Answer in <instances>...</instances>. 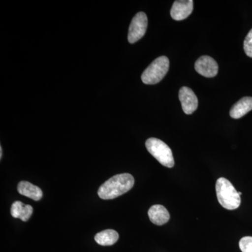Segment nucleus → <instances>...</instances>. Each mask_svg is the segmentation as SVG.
Segmentation results:
<instances>
[{
  "instance_id": "1",
  "label": "nucleus",
  "mask_w": 252,
  "mask_h": 252,
  "mask_svg": "<svg viewBox=\"0 0 252 252\" xmlns=\"http://www.w3.org/2000/svg\"><path fill=\"white\" fill-rule=\"evenodd\" d=\"M135 180L129 173L119 174L101 185L97 191L103 200H112L127 193L133 187Z\"/></svg>"
},
{
  "instance_id": "2",
  "label": "nucleus",
  "mask_w": 252,
  "mask_h": 252,
  "mask_svg": "<svg viewBox=\"0 0 252 252\" xmlns=\"http://www.w3.org/2000/svg\"><path fill=\"white\" fill-rule=\"evenodd\" d=\"M216 192L219 203L228 210H236L241 203L239 192L227 179L220 177L217 181Z\"/></svg>"
},
{
  "instance_id": "3",
  "label": "nucleus",
  "mask_w": 252,
  "mask_h": 252,
  "mask_svg": "<svg viewBox=\"0 0 252 252\" xmlns=\"http://www.w3.org/2000/svg\"><path fill=\"white\" fill-rule=\"evenodd\" d=\"M170 67V61L166 56H160L154 60L142 74L144 84L154 85L165 77Z\"/></svg>"
},
{
  "instance_id": "4",
  "label": "nucleus",
  "mask_w": 252,
  "mask_h": 252,
  "mask_svg": "<svg viewBox=\"0 0 252 252\" xmlns=\"http://www.w3.org/2000/svg\"><path fill=\"white\" fill-rule=\"evenodd\" d=\"M147 151L163 166L172 168L175 165V160L171 149L167 144L159 139L149 138L146 141Z\"/></svg>"
},
{
  "instance_id": "5",
  "label": "nucleus",
  "mask_w": 252,
  "mask_h": 252,
  "mask_svg": "<svg viewBox=\"0 0 252 252\" xmlns=\"http://www.w3.org/2000/svg\"><path fill=\"white\" fill-rule=\"evenodd\" d=\"M148 26L147 15L139 12L134 16L129 28L127 39L130 44H134L143 37Z\"/></svg>"
},
{
  "instance_id": "6",
  "label": "nucleus",
  "mask_w": 252,
  "mask_h": 252,
  "mask_svg": "<svg viewBox=\"0 0 252 252\" xmlns=\"http://www.w3.org/2000/svg\"><path fill=\"white\" fill-rule=\"evenodd\" d=\"M195 69L200 75L207 78L215 77L218 74V64L208 56L199 58L195 63Z\"/></svg>"
},
{
  "instance_id": "7",
  "label": "nucleus",
  "mask_w": 252,
  "mask_h": 252,
  "mask_svg": "<svg viewBox=\"0 0 252 252\" xmlns=\"http://www.w3.org/2000/svg\"><path fill=\"white\" fill-rule=\"evenodd\" d=\"M179 98L182 104V109L186 114H193L198 106V97L191 89L188 87L181 88L179 93Z\"/></svg>"
},
{
  "instance_id": "8",
  "label": "nucleus",
  "mask_w": 252,
  "mask_h": 252,
  "mask_svg": "<svg viewBox=\"0 0 252 252\" xmlns=\"http://www.w3.org/2000/svg\"><path fill=\"white\" fill-rule=\"evenodd\" d=\"M193 10L192 0H177L172 5L170 16L175 21H182L188 18Z\"/></svg>"
},
{
  "instance_id": "9",
  "label": "nucleus",
  "mask_w": 252,
  "mask_h": 252,
  "mask_svg": "<svg viewBox=\"0 0 252 252\" xmlns=\"http://www.w3.org/2000/svg\"><path fill=\"white\" fill-rule=\"evenodd\" d=\"M148 215L151 221L157 225L165 224L170 219V213L161 205H155L151 207L148 211Z\"/></svg>"
},
{
  "instance_id": "10",
  "label": "nucleus",
  "mask_w": 252,
  "mask_h": 252,
  "mask_svg": "<svg viewBox=\"0 0 252 252\" xmlns=\"http://www.w3.org/2000/svg\"><path fill=\"white\" fill-rule=\"evenodd\" d=\"M252 110V97H244L232 107L230 116L233 119H238L246 115Z\"/></svg>"
},
{
  "instance_id": "11",
  "label": "nucleus",
  "mask_w": 252,
  "mask_h": 252,
  "mask_svg": "<svg viewBox=\"0 0 252 252\" xmlns=\"http://www.w3.org/2000/svg\"><path fill=\"white\" fill-rule=\"evenodd\" d=\"M18 191L21 195H25L36 201L41 200L43 196L42 190L39 187L26 181H22L18 184Z\"/></svg>"
},
{
  "instance_id": "12",
  "label": "nucleus",
  "mask_w": 252,
  "mask_h": 252,
  "mask_svg": "<svg viewBox=\"0 0 252 252\" xmlns=\"http://www.w3.org/2000/svg\"><path fill=\"white\" fill-rule=\"evenodd\" d=\"M33 208L31 205H25L22 202L15 201L11 207V215L14 218L20 219L27 221L32 215Z\"/></svg>"
},
{
  "instance_id": "13",
  "label": "nucleus",
  "mask_w": 252,
  "mask_h": 252,
  "mask_svg": "<svg viewBox=\"0 0 252 252\" xmlns=\"http://www.w3.org/2000/svg\"><path fill=\"white\" fill-rule=\"evenodd\" d=\"M119 238V233L116 230L107 229L97 233L94 236V240L102 246H111L117 243Z\"/></svg>"
},
{
  "instance_id": "14",
  "label": "nucleus",
  "mask_w": 252,
  "mask_h": 252,
  "mask_svg": "<svg viewBox=\"0 0 252 252\" xmlns=\"http://www.w3.org/2000/svg\"><path fill=\"white\" fill-rule=\"evenodd\" d=\"M239 247L242 252H252V237H244L240 240Z\"/></svg>"
},
{
  "instance_id": "15",
  "label": "nucleus",
  "mask_w": 252,
  "mask_h": 252,
  "mask_svg": "<svg viewBox=\"0 0 252 252\" xmlns=\"http://www.w3.org/2000/svg\"><path fill=\"white\" fill-rule=\"evenodd\" d=\"M244 51L247 56L252 59V29L249 32L244 41Z\"/></svg>"
},
{
  "instance_id": "16",
  "label": "nucleus",
  "mask_w": 252,
  "mask_h": 252,
  "mask_svg": "<svg viewBox=\"0 0 252 252\" xmlns=\"http://www.w3.org/2000/svg\"><path fill=\"white\" fill-rule=\"evenodd\" d=\"M0 158H2V148H1V147H0Z\"/></svg>"
},
{
  "instance_id": "17",
  "label": "nucleus",
  "mask_w": 252,
  "mask_h": 252,
  "mask_svg": "<svg viewBox=\"0 0 252 252\" xmlns=\"http://www.w3.org/2000/svg\"><path fill=\"white\" fill-rule=\"evenodd\" d=\"M239 194H240V195H242V192H239Z\"/></svg>"
}]
</instances>
